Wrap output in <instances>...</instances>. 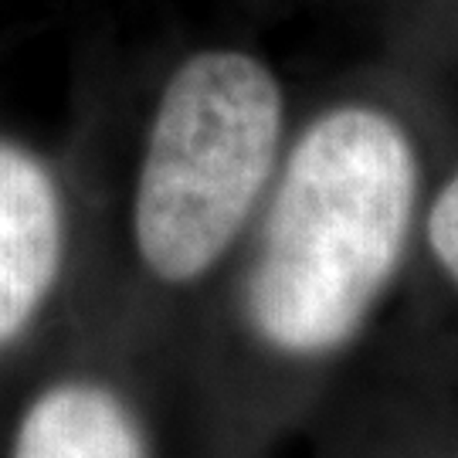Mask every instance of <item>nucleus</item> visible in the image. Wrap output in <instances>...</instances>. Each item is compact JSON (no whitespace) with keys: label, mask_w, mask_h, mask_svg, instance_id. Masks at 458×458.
Wrapping results in <instances>:
<instances>
[{"label":"nucleus","mask_w":458,"mask_h":458,"mask_svg":"<svg viewBox=\"0 0 458 458\" xmlns=\"http://www.w3.org/2000/svg\"><path fill=\"white\" fill-rule=\"evenodd\" d=\"M428 248L445 276L458 285V170L445 183L428 214Z\"/></svg>","instance_id":"obj_5"},{"label":"nucleus","mask_w":458,"mask_h":458,"mask_svg":"<svg viewBox=\"0 0 458 458\" xmlns=\"http://www.w3.org/2000/svg\"><path fill=\"white\" fill-rule=\"evenodd\" d=\"M62 262V208L48 170L0 143V344L31 323Z\"/></svg>","instance_id":"obj_3"},{"label":"nucleus","mask_w":458,"mask_h":458,"mask_svg":"<svg viewBox=\"0 0 458 458\" xmlns=\"http://www.w3.org/2000/svg\"><path fill=\"white\" fill-rule=\"evenodd\" d=\"M418 160L391 115H319L285 160L251 259L255 336L289 360H323L357 336L408 248Z\"/></svg>","instance_id":"obj_1"},{"label":"nucleus","mask_w":458,"mask_h":458,"mask_svg":"<svg viewBox=\"0 0 458 458\" xmlns=\"http://www.w3.org/2000/svg\"><path fill=\"white\" fill-rule=\"evenodd\" d=\"M14 458H147V448L113 391L72 380L31 404L17 428Z\"/></svg>","instance_id":"obj_4"},{"label":"nucleus","mask_w":458,"mask_h":458,"mask_svg":"<svg viewBox=\"0 0 458 458\" xmlns=\"http://www.w3.org/2000/svg\"><path fill=\"white\" fill-rule=\"evenodd\" d=\"M282 136L276 75L242 51H204L170 79L136 187V248L164 282H194L238 238Z\"/></svg>","instance_id":"obj_2"}]
</instances>
